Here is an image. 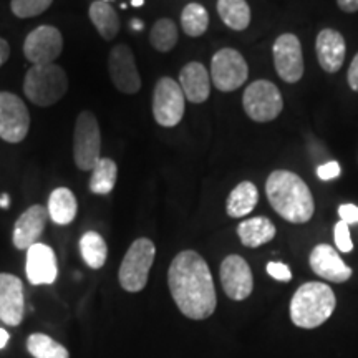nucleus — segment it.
<instances>
[{"instance_id":"nucleus-5","label":"nucleus","mask_w":358,"mask_h":358,"mask_svg":"<svg viewBox=\"0 0 358 358\" xmlns=\"http://www.w3.org/2000/svg\"><path fill=\"white\" fill-rule=\"evenodd\" d=\"M155 256L156 248L153 241L146 239V237H140L129 245L118 272L120 284L127 292H141L146 287Z\"/></svg>"},{"instance_id":"nucleus-29","label":"nucleus","mask_w":358,"mask_h":358,"mask_svg":"<svg viewBox=\"0 0 358 358\" xmlns=\"http://www.w3.org/2000/svg\"><path fill=\"white\" fill-rule=\"evenodd\" d=\"M181 27L189 37H201L209 27V13L201 3H187L181 12Z\"/></svg>"},{"instance_id":"nucleus-20","label":"nucleus","mask_w":358,"mask_h":358,"mask_svg":"<svg viewBox=\"0 0 358 358\" xmlns=\"http://www.w3.org/2000/svg\"><path fill=\"white\" fill-rule=\"evenodd\" d=\"M178 83L191 103H204L211 95V75L199 62H189L182 66Z\"/></svg>"},{"instance_id":"nucleus-32","label":"nucleus","mask_w":358,"mask_h":358,"mask_svg":"<svg viewBox=\"0 0 358 358\" xmlns=\"http://www.w3.org/2000/svg\"><path fill=\"white\" fill-rule=\"evenodd\" d=\"M335 244H337L338 250H342V252H352L353 243L347 222L340 221L337 222V226H335Z\"/></svg>"},{"instance_id":"nucleus-42","label":"nucleus","mask_w":358,"mask_h":358,"mask_svg":"<svg viewBox=\"0 0 358 358\" xmlns=\"http://www.w3.org/2000/svg\"><path fill=\"white\" fill-rule=\"evenodd\" d=\"M131 6H133V7H141V6H145V0H131Z\"/></svg>"},{"instance_id":"nucleus-34","label":"nucleus","mask_w":358,"mask_h":358,"mask_svg":"<svg viewBox=\"0 0 358 358\" xmlns=\"http://www.w3.org/2000/svg\"><path fill=\"white\" fill-rule=\"evenodd\" d=\"M317 176L324 181H330V179H335L340 176V164L337 161H330V163L322 164L320 168H317Z\"/></svg>"},{"instance_id":"nucleus-35","label":"nucleus","mask_w":358,"mask_h":358,"mask_svg":"<svg viewBox=\"0 0 358 358\" xmlns=\"http://www.w3.org/2000/svg\"><path fill=\"white\" fill-rule=\"evenodd\" d=\"M338 216L343 222L357 224L358 222V208L355 204H342L338 208Z\"/></svg>"},{"instance_id":"nucleus-1","label":"nucleus","mask_w":358,"mask_h":358,"mask_svg":"<svg viewBox=\"0 0 358 358\" xmlns=\"http://www.w3.org/2000/svg\"><path fill=\"white\" fill-rule=\"evenodd\" d=\"M168 285L178 308L187 319L204 320L216 310L217 297L211 271L196 250H182L173 259Z\"/></svg>"},{"instance_id":"nucleus-19","label":"nucleus","mask_w":358,"mask_h":358,"mask_svg":"<svg viewBox=\"0 0 358 358\" xmlns=\"http://www.w3.org/2000/svg\"><path fill=\"white\" fill-rule=\"evenodd\" d=\"M315 52L319 64L327 73H337L342 69L347 55V45L343 35L334 29H324L317 35Z\"/></svg>"},{"instance_id":"nucleus-10","label":"nucleus","mask_w":358,"mask_h":358,"mask_svg":"<svg viewBox=\"0 0 358 358\" xmlns=\"http://www.w3.org/2000/svg\"><path fill=\"white\" fill-rule=\"evenodd\" d=\"M30 113L25 101L10 92H0V138L7 143H20L29 134Z\"/></svg>"},{"instance_id":"nucleus-11","label":"nucleus","mask_w":358,"mask_h":358,"mask_svg":"<svg viewBox=\"0 0 358 358\" xmlns=\"http://www.w3.org/2000/svg\"><path fill=\"white\" fill-rule=\"evenodd\" d=\"M64 50V37L52 25H40L25 37L24 55L34 65L53 64Z\"/></svg>"},{"instance_id":"nucleus-7","label":"nucleus","mask_w":358,"mask_h":358,"mask_svg":"<svg viewBox=\"0 0 358 358\" xmlns=\"http://www.w3.org/2000/svg\"><path fill=\"white\" fill-rule=\"evenodd\" d=\"M243 105L245 115L257 123L272 122L284 108L280 90L268 80H256L250 83L243 95Z\"/></svg>"},{"instance_id":"nucleus-6","label":"nucleus","mask_w":358,"mask_h":358,"mask_svg":"<svg viewBox=\"0 0 358 358\" xmlns=\"http://www.w3.org/2000/svg\"><path fill=\"white\" fill-rule=\"evenodd\" d=\"M101 131L96 116L82 111L73 129V161L82 171H92L101 158Z\"/></svg>"},{"instance_id":"nucleus-28","label":"nucleus","mask_w":358,"mask_h":358,"mask_svg":"<svg viewBox=\"0 0 358 358\" xmlns=\"http://www.w3.org/2000/svg\"><path fill=\"white\" fill-rule=\"evenodd\" d=\"M27 350L34 358H70L66 348L45 334H32L27 340Z\"/></svg>"},{"instance_id":"nucleus-37","label":"nucleus","mask_w":358,"mask_h":358,"mask_svg":"<svg viewBox=\"0 0 358 358\" xmlns=\"http://www.w3.org/2000/svg\"><path fill=\"white\" fill-rule=\"evenodd\" d=\"M337 3L343 12L347 13L358 12V0H337Z\"/></svg>"},{"instance_id":"nucleus-12","label":"nucleus","mask_w":358,"mask_h":358,"mask_svg":"<svg viewBox=\"0 0 358 358\" xmlns=\"http://www.w3.org/2000/svg\"><path fill=\"white\" fill-rule=\"evenodd\" d=\"M274 65L277 75L285 83H297L303 75V55L302 45L297 35H279L272 48Z\"/></svg>"},{"instance_id":"nucleus-18","label":"nucleus","mask_w":358,"mask_h":358,"mask_svg":"<svg viewBox=\"0 0 358 358\" xmlns=\"http://www.w3.org/2000/svg\"><path fill=\"white\" fill-rule=\"evenodd\" d=\"M310 267L322 279L342 284L352 277V268L342 261L332 245L319 244L310 252Z\"/></svg>"},{"instance_id":"nucleus-41","label":"nucleus","mask_w":358,"mask_h":358,"mask_svg":"<svg viewBox=\"0 0 358 358\" xmlns=\"http://www.w3.org/2000/svg\"><path fill=\"white\" fill-rule=\"evenodd\" d=\"M10 206V199H8V194H2L0 196V208L7 209Z\"/></svg>"},{"instance_id":"nucleus-33","label":"nucleus","mask_w":358,"mask_h":358,"mask_svg":"<svg viewBox=\"0 0 358 358\" xmlns=\"http://www.w3.org/2000/svg\"><path fill=\"white\" fill-rule=\"evenodd\" d=\"M267 274L280 282H289L292 279V272H290V268L285 266V264H280V262H268Z\"/></svg>"},{"instance_id":"nucleus-9","label":"nucleus","mask_w":358,"mask_h":358,"mask_svg":"<svg viewBox=\"0 0 358 358\" xmlns=\"http://www.w3.org/2000/svg\"><path fill=\"white\" fill-rule=\"evenodd\" d=\"M249 66L245 58L234 48H221L211 60V78L219 92H234L245 83Z\"/></svg>"},{"instance_id":"nucleus-25","label":"nucleus","mask_w":358,"mask_h":358,"mask_svg":"<svg viewBox=\"0 0 358 358\" xmlns=\"http://www.w3.org/2000/svg\"><path fill=\"white\" fill-rule=\"evenodd\" d=\"M217 13L236 32H243L250 24V7L245 0H217Z\"/></svg>"},{"instance_id":"nucleus-38","label":"nucleus","mask_w":358,"mask_h":358,"mask_svg":"<svg viewBox=\"0 0 358 358\" xmlns=\"http://www.w3.org/2000/svg\"><path fill=\"white\" fill-rule=\"evenodd\" d=\"M10 57V45H8L7 40L0 38V66H2Z\"/></svg>"},{"instance_id":"nucleus-13","label":"nucleus","mask_w":358,"mask_h":358,"mask_svg":"<svg viewBox=\"0 0 358 358\" xmlns=\"http://www.w3.org/2000/svg\"><path fill=\"white\" fill-rule=\"evenodd\" d=\"M110 78L115 88L124 95H134L141 88V77L138 73L136 62L131 48L128 45L120 43L111 48L108 57Z\"/></svg>"},{"instance_id":"nucleus-27","label":"nucleus","mask_w":358,"mask_h":358,"mask_svg":"<svg viewBox=\"0 0 358 358\" xmlns=\"http://www.w3.org/2000/svg\"><path fill=\"white\" fill-rule=\"evenodd\" d=\"M80 252L85 264L92 268H101L106 262L108 256V248H106L105 239L95 231L85 232L80 239Z\"/></svg>"},{"instance_id":"nucleus-16","label":"nucleus","mask_w":358,"mask_h":358,"mask_svg":"<svg viewBox=\"0 0 358 358\" xmlns=\"http://www.w3.org/2000/svg\"><path fill=\"white\" fill-rule=\"evenodd\" d=\"M27 279L32 285H50L57 280V256L47 244L37 243L27 249Z\"/></svg>"},{"instance_id":"nucleus-26","label":"nucleus","mask_w":358,"mask_h":358,"mask_svg":"<svg viewBox=\"0 0 358 358\" xmlns=\"http://www.w3.org/2000/svg\"><path fill=\"white\" fill-rule=\"evenodd\" d=\"M118 179V166L111 158H100V161L92 169V178H90V191L93 194L105 196L113 191Z\"/></svg>"},{"instance_id":"nucleus-39","label":"nucleus","mask_w":358,"mask_h":358,"mask_svg":"<svg viewBox=\"0 0 358 358\" xmlns=\"http://www.w3.org/2000/svg\"><path fill=\"white\" fill-rule=\"evenodd\" d=\"M7 342H8V334H7V330L0 329V350H2V348H6Z\"/></svg>"},{"instance_id":"nucleus-17","label":"nucleus","mask_w":358,"mask_h":358,"mask_svg":"<svg viewBox=\"0 0 358 358\" xmlns=\"http://www.w3.org/2000/svg\"><path fill=\"white\" fill-rule=\"evenodd\" d=\"M48 209L40 204L30 206L13 226L12 241L13 245L20 250H27L38 243V237L43 234L45 226L48 221Z\"/></svg>"},{"instance_id":"nucleus-23","label":"nucleus","mask_w":358,"mask_h":358,"mask_svg":"<svg viewBox=\"0 0 358 358\" xmlns=\"http://www.w3.org/2000/svg\"><path fill=\"white\" fill-rule=\"evenodd\" d=\"M259 203V192L256 185L250 181H243L231 191L226 203V211L231 217H244L256 209Z\"/></svg>"},{"instance_id":"nucleus-2","label":"nucleus","mask_w":358,"mask_h":358,"mask_svg":"<svg viewBox=\"0 0 358 358\" xmlns=\"http://www.w3.org/2000/svg\"><path fill=\"white\" fill-rule=\"evenodd\" d=\"M266 194L274 211L292 224L308 222L315 213L313 196L306 181L287 169H277L268 174Z\"/></svg>"},{"instance_id":"nucleus-4","label":"nucleus","mask_w":358,"mask_h":358,"mask_svg":"<svg viewBox=\"0 0 358 358\" xmlns=\"http://www.w3.org/2000/svg\"><path fill=\"white\" fill-rule=\"evenodd\" d=\"M24 92L34 105L52 106L69 92V78L65 70L57 64L32 65L24 80Z\"/></svg>"},{"instance_id":"nucleus-15","label":"nucleus","mask_w":358,"mask_h":358,"mask_svg":"<svg viewBox=\"0 0 358 358\" xmlns=\"http://www.w3.org/2000/svg\"><path fill=\"white\" fill-rule=\"evenodd\" d=\"M25 315L24 282L17 275L0 274V320L17 327Z\"/></svg>"},{"instance_id":"nucleus-8","label":"nucleus","mask_w":358,"mask_h":358,"mask_svg":"<svg viewBox=\"0 0 358 358\" xmlns=\"http://www.w3.org/2000/svg\"><path fill=\"white\" fill-rule=\"evenodd\" d=\"M186 110V96L176 80L163 77L153 92V116L159 127L173 128L181 122Z\"/></svg>"},{"instance_id":"nucleus-24","label":"nucleus","mask_w":358,"mask_h":358,"mask_svg":"<svg viewBox=\"0 0 358 358\" xmlns=\"http://www.w3.org/2000/svg\"><path fill=\"white\" fill-rule=\"evenodd\" d=\"M88 15L92 24L95 25L101 38L113 40L120 32V19L118 13L110 3L103 0H95L88 8Z\"/></svg>"},{"instance_id":"nucleus-14","label":"nucleus","mask_w":358,"mask_h":358,"mask_svg":"<svg viewBox=\"0 0 358 358\" xmlns=\"http://www.w3.org/2000/svg\"><path fill=\"white\" fill-rule=\"evenodd\" d=\"M224 292L232 301H245L254 289V277L244 257L231 254L224 259L219 268Z\"/></svg>"},{"instance_id":"nucleus-43","label":"nucleus","mask_w":358,"mask_h":358,"mask_svg":"<svg viewBox=\"0 0 358 358\" xmlns=\"http://www.w3.org/2000/svg\"><path fill=\"white\" fill-rule=\"evenodd\" d=\"M103 2H106V3H108V2H110V0H103Z\"/></svg>"},{"instance_id":"nucleus-22","label":"nucleus","mask_w":358,"mask_h":358,"mask_svg":"<svg viewBox=\"0 0 358 358\" xmlns=\"http://www.w3.org/2000/svg\"><path fill=\"white\" fill-rule=\"evenodd\" d=\"M48 216L58 226H66V224L73 222L77 217L78 203L75 194L69 187H57L52 191L50 198H48Z\"/></svg>"},{"instance_id":"nucleus-30","label":"nucleus","mask_w":358,"mask_h":358,"mask_svg":"<svg viewBox=\"0 0 358 358\" xmlns=\"http://www.w3.org/2000/svg\"><path fill=\"white\" fill-rule=\"evenodd\" d=\"M150 42L155 50L171 52L178 43V27L171 19H159L155 22L150 32Z\"/></svg>"},{"instance_id":"nucleus-31","label":"nucleus","mask_w":358,"mask_h":358,"mask_svg":"<svg viewBox=\"0 0 358 358\" xmlns=\"http://www.w3.org/2000/svg\"><path fill=\"white\" fill-rule=\"evenodd\" d=\"M53 0H12V13L19 19H32L43 13L52 6Z\"/></svg>"},{"instance_id":"nucleus-36","label":"nucleus","mask_w":358,"mask_h":358,"mask_svg":"<svg viewBox=\"0 0 358 358\" xmlns=\"http://www.w3.org/2000/svg\"><path fill=\"white\" fill-rule=\"evenodd\" d=\"M348 85L353 92H358V53L353 57L350 69H348Z\"/></svg>"},{"instance_id":"nucleus-3","label":"nucleus","mask_w":358,"mask_h":358,"mask_svg":"<svg viewBox=\"0 0 358 358\" xmlns=\"http://www.w3.org/2000/svg\"><path fill=\"white\" fill-rule=\"evenodd\" d=\"M337 299L332 287L322 282H306L290 301V319L301 329H317L332 317Z\"/></svg>"},{"instance_id":"nucleus-21","label":"nucleus","mask_w":358,"mask_h":358,"mask_svg":"<svg viewBox=\"0 0 358 358\" xmlns=\"http://www.w3.org/2000/svg\"><path fill=\"white\" fill-rule=\"evenodd\" d=\"M275 226L267 217L248 219V221H243L237 227L241 243L250 249L261 248V245L271 243L275 237Z\"/></svg>"},{"instance_id":"nucleus-40","label":"nucleus","mask_w":358,"mask_h":358,"mask_svg":"<svg viewBox=\"0 0 358 358\" xmlns=\"http://www.w3.org/2000/svg\"><path fill=\"white\" fill-rule=\"evenodd\" d=\"M129 27H131L133 30H138V32H140V30L145 29V25H143V22H141V20H138V19L131 20V24H129Z\"/></svg>"}]
</instances>
